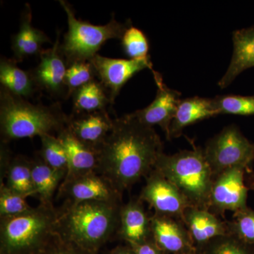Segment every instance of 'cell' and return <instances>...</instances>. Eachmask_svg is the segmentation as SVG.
<instances>
[{"mask_svg":"<svg viewBox=\"0 0 254 254\" xmlns=\"http://www.w3.org/2000/svg\"><path fill=\"white\" fill-rule=\"evenodd\" d=\"M98 151L97 173L123 194L154 169L163 153V142L153 127L127 114L113 120L111 131Z\"/></svg>","mask_w":254,"mask_h":254,"instance_id":"6da1fadb","label":"cell"},{"mask_svg":"<svg viewBox=\"0 0 254 254\" xmlns=\"http://www.w3.org/2000/svg\"><path fill=\"white\" fill-rule=\"evenodd\" d=\"M123 202H64L58 209L56 233L63 240L95 253L118 234Z\"/></svg>","mask_w":254,"mask_h":254,"instance_id":"7a4b0ae2","label":"cell"},{"mask_svg":"<svg viewBox=\"0 0 254 254\" xmlns=\"http://www.w3.org/2000/svg\"><path fill=\"white\" fill-rule=\"evenodd\" d=\"M69 119L58 102L51 105L33 104L0 88V130L5 144L36 136L56 133L57 136L68 127Z\"/></svg>","mask_w":254,"mask_h":254,"instance_id":"3957f363","label":"cell"},{"mask_svg":"<svg viewBox=\"0 0 254 254\" xmlns=\"http://www.w3.org/2000/svg\"><path fill=\"white\" fill-rule=\"evenodd\" d=\"M58 209L40 204L0 221L1 254H43L56 237Z\"/></svg>","mask_w":254,"mask_h":254,"instance_id":"277c9868","label":"cell"},{"mask_svg":"<svg viewBox=\"0 0 254 254\" xmlns=\"http://www.w3.org/2000/svg\"><path fill=\"white\" fill-rule=\"evenodd\" d=\"M154 168L175 185L193 206L209 210L214 177L203 148L193 145L192 150L173 155L162 153Z\"/></svg>","mask_w":254,"mask_h":254,"instance_id":"5b68a950","label":"cell"},{"mask_svg":"<svg viewBox=\"0 0 254 254\" xmlns=\"http://www.w3.org/2000/svg\"><path fill=\"white\" fill-rule=\"evenodd\" d=\"M60 4L67 15L68 31L60 44L67 66L76 62H91L107 41L122 39L127 28L131 26L130 21L119 22L114 14L107 24L93 25L76 18L67 1L60 0Z\"/></svg>","mask_w":254,"mask_h":254,"instance_id":"8992f818","label":"cell"},{"mask_svg":"<svg viewBox=\"0 0 254 254\" xmlns=\"http://www.w3.org/2000/svg\"><path fill=\"white\" fill-rule=\"evenodd\" d=\"M203 150L214 178L232 168L253 170L254 143L244 136L236 125L225 127L207 142Z\"/></svg>","mask_w":254,"mask_h":254,"instance_id":"52a82bcc","label":"cell"},{"mask_svg":"<svg viewBox=\"0 0 254 254\" xmlns=\"http://www.w3.org/2000/svg\"><path fill=\"white\" fill-rule=\"evenodd\" d=\"M138 198L148 203L155 214L181 220L186 209L193 206L178 188L155 168L145 177Z\"/></svg>","mask_w":254,"mask_h":254,"instance_id":"ba28073f","label":"cell"},{"mask_svg":"<svg viewBox=\"0 0 254 254\" xmlns=\"http://www.w3.org/2000/svg\"><path fill=\"white\" fill-rule=\"evenodd\" d=\"M246 173L245 169L235 168L214 178L209 203L210 212L223 215L227 210L235 213L248 207L250 189L246 185Z\"/></svg>","mask_w":254,"mask_h":254,"instance_id":"9c48e42d","label":"cell"},{"mask_svg":"<svg viewBox=\"0 0 254 254\" xmlns=\"http://www.w3.org/2000/svg\"><path fill=\"white\" fill-rule=\"evenodd\" d=\"M60 32L50 49L40 55V63L31 70L38 91H44L55 98H67L65 79L67 64L60 50Z\"/></svg>","mask_w":254,"mask_h":254,"instance_id":"30bf717a","label":"cell"},{"mask_svg":"<svg viewBox=\"0 0 254 254\" xmlns=\"http://www.w3.org/2000/svg\"><path fill=\"white\" fill-rule=\"evenodd\" d=\"M58 195L69 203L91 200L123 202V194L109 180L97 172L65 178L58 190Z\"/></svg>","mask_w":254,"mask_h":254,"instance_id":"8fae6325","label":"cell"},{"mask_svg":"<svg viewBox=\"0 0 254 254\" xmlns=\"http://www.w3.org/2000/svg\"><path fill=\"white\" fill-rule=\"evenodd\" d=\"M97 77L108 91L111 105L122 88L134 75L145 68L153 70L150 58L143 59H114L97 55L91 60Z\"/></svg>","mask_w":254,"mask_h":254,"instance_id":"7c38bea8","label":"cell"},{"mask_svg":"<svg viewBox=\"0 0 254 254\" xmlns=\"http://www.w3.org/2000/svg\"><path fill=\"white\" fill-rule=\"evenodd\" d=\"M151 71L158 87L154 100L146 108L128 115L146 126L153 127L158 125L167 136L177 107L181 101V93L169 88L164 83L160 73L154 69Z\"/></svg>","mask_w":254,"mask_h":254,"instance_id":"4fadbf2b","label":"cell"},{"mask_svg":"<svg viewBox=\"0 0 254 254\" xmlns=\"http://www.w3.org/2000/svg\"><path fill=\"white\" fill-rule=\"evenodd\" d=\"M150 222L152 239L163 254H179L196 251L181 219L154 213Z\"/></svg>","mask_w":254,"mask_h":254,"instance_id":"5bb4252c","label":"cell"},{"mask_svg":"<svg viewBox=\"0 0 254 254\" xmlns=\"http://www.w3.org/2000/svg\"><path fill=\"white\" fill-rule=\"evenodd\" d=\"M182 220L197 252L214 239L229 234L227 221H223L207 209L189 207L183 214Z\"/></svg>","mask_w":254,"mask_h":254,"instance_id":"9a60e30c","label":"cell"},{"mask_svg":"<svg viewBox=\"0 0 254 254\" xmlns=\"http://www.w3.org/2000/svg\"><path fill=\"white\" fill-rule=\"evenodd\" d=\"M113 126V120L105 110L80 115L73 114L70 116L67 128L82 143L98 150Z\"/></svg>","mask_w":254,"mask_h":254,"instance_id":"2e32d148","label":"cell"},{"mask_svg":"<svg viewBox=\"0 0 254 254\" xmlns=\"http://www.w3.org/2000/svg\"><path fill=\"white\" fill-rule=\"evenodd\" d=\"M150 218L143 202L139 198H132L122 207L118 235L129 245L151 240Z\"/></svg>","mask_w":254,"mask_h":254,"instance_id":"e0dca14e","label":"cell"},{"mask_svg":"<svg viewBox=\"0 0 254 254\" xmlns=\"http://www.w3.org/2000/svg\"><path fill=\"white\" fill-rule=\"evenodd\" d=\"M46 43H51V40L32 24L31 7L27 3L21 13L19 30L11 37L12 59L18 63L25 58L40 55L43 51V45Z\"/></svg>","mask_w":254,"mask_h":254,"instance_id":"ac0fdd59","label":"cell"},{"mask_svg":"<svg viewBox=\"0 0 254 254\" xmlns=\"http://www.w3.org/2000/svg\"><path fill=\"white\" fill-rule=\"evenodd\" d=\"M218 115L213 98L194 96L181 100L166 138L170 141L179 138L186 127Z\"/></svg>","mask_w":254,"mask_h":254,"instance_id":"d6986e66","label":"cell"},{"mask_svg":"<svg viewBox=\"0 0 254 254\" xmlns=\"http://www.w3.org/2000/svg\"><path fill=\"white\" fill-rule=\"evenodd\" d=\"M233 55L226 73L218 82L220 88H227L248 68L254 67V26L233 32Z\"/></svg>","mask_w":254,"mask_h":254,"instance_id":"ffe728a7","label":"cell"},{"mask_svg":"<svg viewBox=\"0 0 254 254\" xmlns=\"http://www.w3.org/2000/svg\"><path fill=\"white\" fill-rule=\"evenodd\" d=\"M66 150L68 172L65 178L77 177L96 172L98 165V151L78 140L67 127L57 136Z\"/></svg>","mask_w":254,"mask_h":254,"instance_id":"44dd1931","label":"cell"},{"mask_svg":"<svg viewBox=\"0 0 254 254\" xmlns=\"http://www.w3.org/2000/svg\"><path fill=\"white\" fill-rule=\"evenodd\" d=\"M1 167L6 178V185L10 190L25 196H35L32 179L31 160L23 156L9 158V151L1 148Z\"/></svg>","mask_w":254,"mask_h":254,"instance_id":"7402d4cb","label":"cell"},{"mask_svg":"<svg viewBox=\"0 0 254 254\" xmlns=\"http://www.w3.org/2000/svg\"><path fill=\"white\" fill-rule=\"evenodd\" d=\"M31 167L35 196L40 204L53 205L55 191L59 190L67 173L51 168L41 157L31 160Z\"/></svg>","mask_w":254,"mask_h":254,"instance_id":"603a6c76","label":"cell"},{"mask_svg":"<svg viewBox=\"0 0 254 254\" xmlns=\"http://www.w3.org/2000/svg\"><path fill=\"white\" fill-rule=\"evenodd\" d=\"M1 87L16 96L28 99L38 91L31 71H24L13 59L1 57L0 60Z\"/></svg>","mask_w":254,"mask_h":254,"instance_id":"cb8c5ba5","label":"cell"},{"mask_svg":"<svg viewBox=\"0 0 254 254\" xmlns=\"http://www.w3.org/2000/svg\"><path fill=\"white\" fill-rule=\"evenodd\" d=\"M71 98L75 115L105 111L111 105L108 91L98 79L78 88Z\"/></svg>","mask_w":254,"mask_h":254,"instance_id":"d4e9b609","label":"cell"},{"mask_svg":"<svg viewBox=\"0 0 254 254\" xmlns=\"http://www.w3.org/2000/svg\"><path fill=\"white\" fill-rule=\"evenodd\" d=\"M40 138L41 141L40 157L42 160L51 168L67 173V155L59 138L50 134L43 135Z\"/></svg>","mask_w":254,"mask_h":254,"instance_id":"484cf974","label":"cell"},{"mask_svg":"<svg viewBox=\"0 0 254 254\" xmlns=\"http://www.w3.org/2000/svg\"><path fill=\"white\" fill-rule=\"evenodd\" d=\"M214 106L219 113L250 116L254 115V95H218L213 98Z\"/></svg>","mask_w":254,"mask_h":254,"instance_id":"4316f807","label":"cell"},{"mask_svg":"<svg viewBox=\"0 0 254 254\" xmlns=\"http://www.w3.org/2000/svg\"><path fill=\"white\" fill-rule=\"evenodd\" d=\"M230 235L254 247V210L247 208L234 213L232 220L227 221Z\"/></svg>","mask_w":254,"mask_h":254,"instance_id":"83f0119b","label":"cell"},{"mask_svg":"<svg viewBox=\"0 0 254 254\" xmlns=\"http://www.w3.org/2000/svg\"><path fill=\"white\" fill-rule=\"evenodd\" d=\"M96 77L94 66L91 62H76L68 65L65 79L67 98L78 88L94 81Z\"/></svg>","mask_w":254,"mask_h":254,"instance_id":"f1b7e54d","label":"cell"},{"mask_svg":"<svg viewBox=\"0 0 254 254\" xmlns=\"http://www.w3.org/2000/svg\"><path fill=\"white\" fill-rule=\"evenodd\" d=\"M200 254H254V247L228 235L214 239L205 246Z\"/></svg>","mask_w":254,"mask_h":254,"instance_id":"f546056e","label":"cell"},{"mask_svg":"<svg viewBox=\"0 0 254 254\" xmlns=\"http://www.w3.org/2000/svg\"><path fill=\"white\" fill-rule=\"evenodd\" d=\"M124 52L130 59L148 58L149 42L141 30L130 26L121 39Z\"/></svg>","mask_w":254,"mask_h":254,"instance_id":"4dcf8cb0","label":"cell"},{"mask_svg":"<svg viewBox=\"0 0 254 254\" xmlns=\"http://www.w3.org/2000/svg\"><path fill=\"white\" fill-rule=\"evenodd\" d=\"M27 197L10 190L4 183L0 187V216H14L26 213L33 208L26 201Z\"/></svg>","mask_w":254,"mask_h":254,"instance_id":"1f68e13d","label":"cell"},{"mask_svg":"<svg viewBox=\"0 0 254 254\" xmlns=\"http://www.w3.org/2000/svg\"><path fill=\"white\" fill-rule=\"evenodd\" d=\"M43 254H94L60 238L58 235Z\"/></svg>","mask_w":254,"mask_h":254,"instance_id":"d6a6232c","label":"cell"},{"mask_svg":"<svg viewBox=\"0 0 254 254\" xmlns=\"http://www.w3.org/2000/svg\"><path fill=\"white\" fill-rule=\"evenodd\" d=\"M136 254H163L153 239L141 244L129 245Z\"/></svg>","mask_w":254,"mask_h":254,"instance_id":"836d02e7","label":"cell"},{"mask_svg":"<svg viewBox=\"0 0 254 254\" xmlns=\"http://www.w3.org/2000/svg\"><path fill=\"white\" fill-rule=\"evenodd\" d=\"M245 182L246 185L250 189V190L254 191V172L253 170L246 173Z\"/></svg>","mask_w":254,"mask_h":254,"instance_id":"e575fe53","label":"cell"},{"mask_svg":"<svg viewBox=\"0 0 254 254\" xmlns=\"http://www.w3.org/2000/svg\"><path fill=\"white\" fill-rule=\"evenodd\" d=\"M111 254H136L131 247H118L112 252Z\"/></svg>","mask_w":254,"mask_h":254,"instance_id":"d590c367","label":"cell"},{"mask_svg":"<svg viewBox=\"0 0 254 254\" xmlns=\"http://www.w3.org/2000/svg\"><path fill=\"white\" fill-rule=\"evenodd\" d=\"M179 254H200L196 252V251H191V252H185V253Z\"/></svg>","mask_w":254,"mask_h":254,"instance_id":"8d00e7d4","label":"cell"}]
</instances>
